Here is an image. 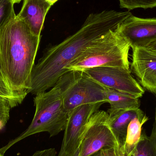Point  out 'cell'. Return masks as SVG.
I'll return each mask as SVG.
<instances>
[{
	"instance_id": "cell-1",
	"label": "cell",
	"mask_w": 156,
	"mask_h": 156,
	"mask_svg": "<svg viewBox=\"0 0 156 156\" xmlns=\"http://www.w3.org/2000/svg\"><path fill=\"white\" fill-rule=\"evenodd\" d=\"M129 12L105 10L88 16L77 32L61 43L46 49L31 72L28 94L46 91L66 73V68L94 40L115 29L132 15Z\"/></svg>"
},
{
	"instance_id": "cell-2",
	"label": "cell",
	"mask_w": 156,
	"mask_h": 156,
	"mask_svg": "<svg viewBox=\"0 0 156 156\" xmlns=\"http://www.w3.org/2000/svg\"><path fill=\"white\" fill-rule=\"evenodd\" d=\"M40 39L16 16L0 30V70L13 90L28 94Z\"/></svg>"
},
{
	"instance_id": "cell-3",
	"label": "cell",
	"mask_w": 156,
	"mask_h": 156,
	"mask_svg": "<svg viewBox=\"0 0 156 156\" xmlns=\"http://www.w3.org/2000/svg\"><path fill=\"white\" fill-rule=\"evenodd\" d=\"M34 101L35 113L31 124L25 131L0 148L3 155L14 145L30 136L47 132L51 137L65 131L69 112L64 106L62 91L58 84L56 83L48 91L37 94Z\"/></svg>"
},
{
	"instance_id": "cell-4",
	"label": "cell",
	"mask_w": 156,
	"mask_h": 156,
	"mask_svg": "<svg viewBox=\"0 0 156 156\" xmlns=\"http://www.w3.org/2000/svg\"><path fill=\"white\" fill-rule=\"evenodd\" d=\"M112 29L96 38L83 49L66 67L69 71H83L99 67H113L130 69V45L117 30Z\"/></svg>"
},
{
	"instance_id": "cell-5",
	"label": "cell",
	"mask_w": 156,
	"mask_h": 156,
	"mask_svg": "<svg viewBox=\"0 0 156 156\" xmlns=\"http://www.w3.org/2000/svg\"><path fill=\"white\" fill-rule=\"evenodd\" d=\"M56 83L61 89L64 106L69 113L80 105L107 103L106 87L83 71H68Z\"/></svg>"
},
{
	"instance_id": "cell-6",
	"label": "cell",
	"mask_w": 156,
	"mask_h": 156,
	"mask_svg": "<svg viewBox=\"0 0 156 156\" xmlns=\"http://www.w3.org/2000/svg\"><path fill=\"white\" fill-rule=\"evenodd\" d=\"M119 147L109 122L107 112L99 111L93 115L85 126L80 144L79 156H90L105 148Z\"/></svg>"
},
{
	"instance_id": "cell-7",
	"label": "cell",
	"mask_w": 156,
	"mask_h": 156,
	"mask_svg": "<svg viewBox=\"0 0 156 156\" xmlns=\"http://www.w3.org/2000/svg\"><path fill=\"white\" fill-rule=\"evenodd\" d=\"M90 77L106 88L140 98L145 90L133 77L130 69L113 67H99L83 71Z\"/></svg>"
},
{
	"instance_id": "cell-8",
	"label": "cell",
	"mask_w": 156,
	"mask_h": 156,
	"mask_svg": "<svg viewBox=\"0 0 156 156\" xmlns=\"http://www.w3.org/2000/svg\"><path fill=\"white\" fill-rule=\"evenodd\" d=\"M103 104L98 103L80 105L69 113L59 154H74L79 150L85 126L93 115L99 111Z\"/></svg>"
},
{
	"instance_id": "cell-9",
	"label": "cell",
	"mask_w": 156,
	"mask_h": 156,
	"mask_svg": "<svg viewBox=\"0 0 156 156\" xmlns=\"http://www.w3.org/2000/svg\"><path fill=\"white\" fill-rule=\"evenodd\" d=\"M119 34L132 48H146L156 41V18H143L133 15L118 26Z\"/></svg>"
},
{
	"instance_id": "cell-10",
	"label": "cell",
	"mask_w": 156,
	"mask_h": 156,
	"mask_svg": "<svg viewBox=\"0 0 156 156\" xmlns=\"http://www.w3.org/2000/svg\"><path fill=\"white\" fill-rule=\"evenodd\" d=\"M133 49L131 70L140 84L148 91L156 92V53L143 47Z\"/></svg>"
},
{
	"instance_id": "cell-11",
	"label": "cell",
	"mask_w": 156,
	"mask_h": 156,
	"mask_svg": "<svg viewBox=\"0 0 156 156\" xmlns=\"http://www.w3.org/2000/svg\"><path fill=\"white\" fill-rule=\"evenodd\" d=\"M53 5L47 0H24L16 17L25 22L34 35L40 37L46 16Z\"/></svg>"
},
{
	"instance_id": "cell-12",
	"label": "cell",
	"mask_w": 156,
	"mask_h": 156,
	"mask_svg": "<svg viewBox=\"0 0 156 156\" xmlns=\"http://www.w3.org/2000/svg\"><path fill=\"white\" fill-rule=\"evenodd\" d=\"M108 114L110 126L117 141L120 154L125 143L130 122L136 117L144 118L146 115L139 108L121 110Z\"/></svg>"
},
{
	"instance_id": "cell-13",
	"label": "cell",
	"mask_w": 156,
	"mask_h": 156,
	"mask_svg": "<svg viewBox=\"0 0 156 156\" xmlns=\"http://www.w3.org/2000/svg\"><path fill=\"white\" fill-rule=\"evenodd\" d=\"M107 103L110 104L108 113L128 109L139 108V98L113 89L106 88Z\"/></svg>"
},
{
	"instance_id": "cell-14",
	"label": "cell",
	"mask_w": 156,
	"mask_h": 156,
	"mask_svg": "<svg viewBox=\"0 0 156 156\" xmlns=\"http://www.w3.org/2000/svg\"><path fill=\"white\" fill-rule=\"evenodd\" d=\"M148 120V117L146 115L144 118L136 117L131 121L127 128L124 145L120 151L121 156H130L141 138L143 125Z\"/></svg>"
},
{
	"instance_id": "cell-15",
	"label": "cell",
	"mask_w": 156,
	"mask_h": 156,
	"mask_svg": "<svg viewBox=\"0 0 156 156\" xmlns=\"http://www.w3.org/2000/svg\"><path fill=\"white\" fill-rule=\"evenodd\" d=\"M130 156H156V128L154 125L150 136L144 131Z\"/></svg>"
},
{
	"instance_id": "cell-16",
	"label": "cell",
	"mask_w": 156,
	"mask_h": 156,
	"mask_svg": "<svg viewBox=\"0 0 156 156\" xmlns=\"http://www.w3.org/2000/svg\"><path fill=\"white\" fill-rule=\"evenodd\" d=\"M27 94L12 90L0 70V96L9 102L11 108L21 104Z\"/></svg>"
},
{
	"instance_id": "cell-17",
	"label": "cell",
	"mask_w": 156,
	"mask_h": 156,
	"mask_svg": "<svg viewBox=\"0 0 156 156\" xmlns=\"http://www.w3.org/2000/svg\"><path fill=\"white\" fill-rule=\"evenodd\" d=\"M13 0H0V30L16 17Z\"/></svg>"
},
{
	"instance_id": "cell-18",
	"label": "cell",
	"mask_w": 156,
	"mask_h": 156,
	"mask_svg": "<svg viewBox=\"0 0 156 156\" xmlns=\"http://www.w3.org/2000/svg\"><path fill=\"white\" fill-rule=\"evenodd\" d=\"M121 8L129 10L136 8L144 9L156 7V0H119Z\"/></svg>"
},
{
	"instance_id": "cell-19",
	"label": "cell",
	"mask_w": 156,
	"mask_h": 156,
	"mask_svg": "<svg viewBox=\"0 0 156 156\" xmlns=\"http://www.w3.org/2000/svg\"><path fill=\"white\" fill-rule=\"evenodd\" d=\"M11 108L9 102L0 96V131L3 129L9 120Z\"/></svg>"
},
{
	"instance_id": "cell-20",
	"label": "cell",
	"mask_w": 156,
	"mask_h": 156,
	"mask_svg": "<svg viewBox=\"0 0 156 156\" xmlns=\"http://www.w3.org/2000/svg\"><path fill=\"white\" fill-rule=\"evenodd\" d=\"M120 154L117 149L111 148L101 149L90 156H116Z\"/></svg>"
},
{
	"instance_id": "cell-21",
	"label": "cell",
	"mask_w": 156,
	"mask_h": 156,
	"mask_svg": "<svg viewBox=\"0 0 156 156\" xmlns=\"http://www.w3.org/2000/svg\"><path fill=\"white\" fill-rule=\"evenodd\" d=\"M56 154L55 148H50L37 151L32 156H56Z\"/></svg>"
},
{
	"instance_id": "cell-22",
	"label": "cell",
	"mask_w": 156,
	"mask_h": 156,
	"mask_svg": "<svg viewBox=\"0 0 156 156\" xmlns=\"http://www.w3.org/2000/svg\"><path fill=\"white\" fill-rule=\"evenodd\" d=\"M146 48L156 53V41L149 44L147 47H146Z\"/></svg>"
},
{
	"instance_id": "cell-23",
	"label": "cell",
	"mask_w": 156,
	"mask_h": 156,
	"mask_svg": "<svg viewBox=\"0 0 156 156\" xmlns=\"http://www.w3.org/2000/svg\"><path fill=\"white\" fill-rule=\"evenodd\" d=\"M58 156H79V150L74 154H58Z\"/></svg>"
},
{
	"instance_id": "cell-24",
	"label": "cell",
	"mask_w": 156,
	"mask_h": 156,
	"mask_svg": "<svg viewBox=\"0 0 156 156\" xmlns=\"http://www.w3.org/2000/svg\"><path fill=\"white\" fill-rule=\"evenodd\" d=\"M48 2H50V3L54 5V3L56 2H57L58 0H47Z\"/></svg>"
},
{
	"instance_id": "cell-25",
	"label": "cell",
	"mask_w": 156,
	"mask_h": 156,
	"mask_svg": "<svg viewBox=\"0 0 156 156\" xmlns=\"http://www.w3.org/2000/svg\"><path fill=\"white\" fill-rule=\"evenodd\" d=\"M22 0H13L14 3H19Z\"/></svg>"
},
{
	"instance_id": "cell-26",
	"label": "cell",
	"mask_w": 156,
	"mask_h": 156,
	"mask_svg": "<svg viewBox=\"0 0 156 156\" xmlns=\"http://www.w3.org/2000/svg\"><path fill=\"white\" fill-rule=\"evenodd\" d=\"M155 94H156V92L155 93ZM154 125L155 126V127L156 128V115H155V122L154 124Z\"/></svg>"
},
{
	"instance_id": "cell-27",
	"label": "cell",
	"mask_w": 156,
	"mask_h": 156,
	"mask_svg": "<svg viewBox=\"0 0 156 156\" xmlns=\"http://www.w3.org/2000/svg\"><path fill=\"white\" fill-rule=\"evenodd\" d=\"M0 156H4L3 155H2L1 154V152H0Z\"/></svg>"
},
{
	"instance_id": "cell-28",
	"label": "cell",
	"mask_w": 156,
	"mask_h": 156,
	"mask_svg": "<svg viewBox=\"0 0 156 156\" xmlns=\"http://www.w3.org/2000/svg\"><path fill=\"white\" fill-rule=\"evenodd\" d=\"M116 156H121V155L120 154V155H117Z\"/></svg>"
}]
</instances>
